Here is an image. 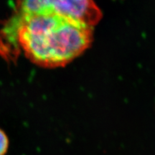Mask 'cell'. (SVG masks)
<instances>
[{"instance_id": "obj_1", "label": "cell", "mask_w": 155, "mask_h": 155, "mask_svg": "<svg viewBox=\"0 0 155 155\" xmlns=\"http://www.w3.org/2000/svg\"><path fill=\"white\" fill-rule=\"evenodd\" d=\"M9 27L25 55L45 68L64 66L93 41V28L54 15H16Z\"/></svg>"}, {"instance_id": "obj_2", "label": "cell", "mask_w": 155, "mask_h": 155, "mask_svg": "<svg viewBox=\"0 0 155 155\" xmlns=\"http://www.w3.org/2000/svg\"><path fill=\"white\" fill-rule=\"evenodd\" d=\"M43 15H54L93 28L102 13L94 0H46Z\"/></svg>"}, {"instance_id": "obj_3", "label": "cell", "mask_w": 155, "mask_h": 155, "mask_svg": "<svg viewBox=\"0 0 155 155\" xmlns=\"http://www.w3.org/2000/svg\"><path fill=\"white\" fill-rule=\"evenodd\" d=\"M9 148V139L5 131L0 129V155H5Z\"/></svg>"}]
</instances>
